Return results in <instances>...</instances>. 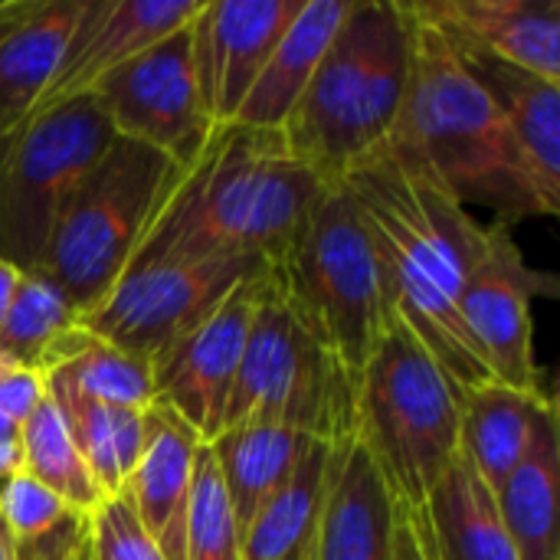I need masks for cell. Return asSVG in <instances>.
I'll return each instance as SVG.
<instances>
[{
	"instance_id": "6da1fadb",
	"label": "cell",
	"mask_w": 560,
	"mask_h": 560,
	"mask_svg": "<svg viewBox=\"0 0 560 560\" xmlns=\"http://www.w3.org/2000/svg\"><path fill=\"white\" fill-rule=\"evenodd\" d=\"M341 184L371 230L394 315L430 351L459 397L495 381L459 315L463 282L486 246V223L390 141L351 167Z\"/></svg>"
},
{
	"instance_id": "7a4b0ae2",
	"label": "cell",
	"mask_w": 560,
	"mask_h": 560,
	"mask_svg": "<svg viewBox=\"0 0 560 560\" xmlns=\"http://www.w3.org/2000/svg\"><path fill=\"white\" fill-rule=\"evenodd\" d=\"M325 187L312 167L289 154L282 131L217 125L203 154L174 184L131 262H276Z\"/></svg>"
},
{
	"instance_id": "3957f363",
	"label": "cell",
	"mask_w": 560,
	"mask_h": 560,
	"mask_svg": "<svg viewBox=\"0 0 560 560\" xmlns=\"http://www.w3.org/2000/svg\"><path fill=\"white\" fill-rule=\"evenodd\" d=\"M410 85L390 144L417 158L463 207H486L499 223L551 217L522 151L466 69L463 56L443 30L413 13Z\"/></svg>"
},
{
	"instance_id": "277c9868",
	"label": "cell",
	"mask_w": 560,
	"mask_h": 560,
	"mask_svg": "<svg viewBox=\"0 0 560 560\" xmlns=\"http://www.w3.org/2000/svg\"><path fill=\"white\" fill-rule=\"evenodd\" d=\"M410 62L413 16L407 3L354 0L279 128L289 154L325 184H338L377 154L397 131Z\"/></svg>"
},
{
	"instance_id": "5b68a950",
	"label": "cell",
	"mask_w": 560,
	"mask_h": 560,
	"mask_svg": "<svg viewBox=\"0 0 560 560\" xmlns=\"http://www.w3.org/2000/svg\"><path fill=\"white\" fill-rule=\"evenodd\" d=\"M266 272L325 351L361 381L397 315L371 230L341 180L325 187L292 246Z\"/></svg>"
},
{
	"instance_id": "8992f818",
	"label": "cell",
	"mask_w": 560,
	"mask_h": 560,
	"mask_svg": "<svg viewBox=\"0 0 560 560\" xmlns=\"http://www.w3.org/2000/svg\"><path fill=\"white\" fill-rule=\"evenodd\" d=\"M354 436L390 499L410 512H427L430 492L459 456V390L400 318L361 371Z\"/></svg>"
},
{
	"instance_id": "52a82bcc",
	"label": "cell",
	"mask_w": 560,
	"mask_h": 560,
	"mask_svg": "<svg viewBox=\"0 0 560 560\" xmlns=\"http://www.w3.org/2000/svg\"><path fill=\"white\" fill-rule=\"evenodd\" d=\"M180 167L148 144L118 138L69 197L39 272L75 305L79 318L131 266L154 217L180 180Z\"/></svg>"
},
{
	"instance_id": "ba28073f",
	"label": "cell",
	"mask_w": 560,
	"mask_h": 560,
	"mask_svg": "<svg viewBox=\"0 0 560 560\" xmlns=\"http://www.w3.org/2000/svg\"><path fill=\"white\" fill-rule=\"evenodd\" d=\"M354 420L358 377L325 351L266 272L246 351L226 400L223 430L282 427L338 446L354 436Z\"/></svg>"
},
{
	"instance_id": "9c48e42d",
	"label": "cell",
	"mask_w": 560,
	"mask_h": 560,
	"mask_svg": "<svg viewBox=\"0 0 560 560\" xmlns=\"http://www.w3.org/2000/svg\"><path fill=\"white\" fill-rule=\"evenodd\" d=\"M118 141L98 98L75 95L33 108L0 138V259L39 269L49 236L89 171Z\"/></svg>"
},
{
	"instance_id": "30bf717a",
	"label": "cell",
	"mask_w": 560,
	"mask_h": 560,
	"mask_svg": "<svg viewBox=\"0 0 560 560\" xmlns=\"http://www.w3.org/2000/svg\"><path fill=\"white\" fill-rule=\"evenodd\" d=\"M262 259H151L131 262L79 325L148 364L203 322Z\"/></svg>"
},
{
	"instance_id": "8fae6325",
	"label": "cell",
	"mask_w": 560,
	"mask_h": 560,
	"mask_svg": "<svg viewBox=\"0 0 560 560\" xmlns=\"http://www.w3.org/2000/svg\"><path fill=\"white\" fill-rule=\"evenodd\" d=\"M190 23L158 39L92 89L118 138L154 148L180 171L203 154L217 128L200 95Z\"/></svg>"
},
{
	"instance_id": "7c38bea8",
	"label": "cell",
	"mask_w": 560,
	"mask_h": 560,
	"mask_svg": "<svg viewBox=\"0 0 560 560\" xmlns=\"http://www.w3.org/2000/svg\"><path fill=\"white\" fill-rule=\"evenodd\" d=\"M555 289L548 272L528 266L505 223L486 226V246L459 292V315L499 384L548 394L535 361L532 299L555 295Z\"/></svg>"
},
{
	"instance_id": "4fadbf2b",
	"label": "cell",
	"mask_w": 560,
	"mask_h": 560,
	"mask_svg": "<svg viewBox=\"0 0 560 560\" xmlns=\"http://www.w3.org/2000/svg\"><path fill=\"white\" fill-rule=\"evenodd\" d=\"M266 266L240 279L203 322L151 361L154 404L180 417L200 443H213L223 430L226 400L256 318Z\"/></svg>"
},
{
	"instance_id": "5bb4252c",
	"label": "cell",
	"mask_w": 560,
	"mask_h": 560,
	"mask_svg": "<svg viewBox=\"0 0 560 560\" xmlns=\"http://www.w3.org/2000/svg\"><path fill=\"white\" fill-rule=\"evenodd\" d=\"M305 0H203L194 16V66L213 125H233L285 26Z\"/></svg>"
},
{
	"instance_id": "9a60e30c",
	"label": "cell",
	"mask_w": 560,
	"mask_h": 560,
	"mask_svg": "<svg viewBox=\"0 0 560 560\" xmlns=\"http://www.w3.org/2000/svg\"><path fill=\"white\" fill-rule=\"evenodd\" d=\"M200 7L203 0H82L72 36L36 108L89 95L118 66L190 23Z\"/></svg>"
},
{
	"instance_id": "2e32d148",
	"label": "cell",
	"mask_w": 560,
	"mask_h": 560,
	"mask_svg": "<svg viewBox=\"0 0 560 560\" xmlns=\"http://www.w3.org/2000/svg\"><path fill=\"white\" fill-rule=\"evenodd\" d=\"M417 16L548 82H560V0H420Z\"/></svg>"
},
{
	"instance_id": "e0dca14e",
	"label": "cell",
	"mask_w": 560,
	"mask_h": 560,
	"mask_svg": "<svg viewBox=\"0 0 560 560\" xmlns=\"http://www.w3.org/2000/svg\"><path fill=\"white\" fill-rule=\"evenodd\" d=\"M440 30V26H436ZM456 52L463 56L472 79L492 98L499 115L505 118L522 161L555 217L560 207V89L528 69H518L486 49L459 43L450 36Z\"/></svg>"
},
{
	"instance_id": "ac0fdd59",
	"label": "cell",
	"mask_w": 560,
	"mask_h": 560,
	"mask_svg": "<svg viewBox=\"0 0 560 560\" xmlns=\"http://www.w3.org/2000/svg\"><path fill=\"white\" fill-rule=\"evenodd\" d=\"M200 436L167 407H148V440L125 482L138 522L164 560H184V528L190 512V482Z\"/></svg>"
},
{
	"instance_id": "d6986e66",
	"label": "cell",
	"mask_w": 560,
	"mask_h": 560,
	"mask_svg": "<svg viewBox=\"0 0 560 560\" xmlns=\"http://www.w3.org/2000/svg\"><path fill=\"white\" fill-rule=\"evenodd\" d=\"M394 499L358 436L331 450L315 560H390Z\"/></svg>"
},
{
	"instance_id": "ffe728a7",
	"label": "cell",
	"mask_w": 560,
	"mask_h": 560,
	"mask_svg": "<svg viewBox=\"0 0 560 560\" xmlns=\"http://www.w3.org/2000/svg\"><path fill=\"white\" fill-rule=\"evenodd\" d=\"M555 404V394H528L499 381L466 390L459 397V456L499 492L528 456L538 423Z\"/></svg>"
},
{
	"instance_id": "44dd1931",
	"label": "cell",
	"mask_w": 560,
	"mask_h": 560,
	"mask_svg": "<svg viewBox=\"0 0 560 560\" xmlns=\"http://www.w3.org/2000/svg\"><path fill=\"white\" fill-rule=\"evenodd\" d=\"M354 0H305L295 20L285 26L269 62L262 66L256 85L236 112L233 125L279 131L302 98L315 66L322 62L331 36L348 16Z\"/></svg>"
},
{
	"instance_id": "7402d4cb",
	"label": "cell",
	"mask_w": 560,
	"mask_h": 560,
	"mask_svg": "<svg viewBox=\"0 0 560 560\" xmlns=\"http://www.w3.org/2000/svg\"><path fill=\"white\" fill-rule=\"evenodd\" d=\"M560 417H541L535 443L509 482L495 492L502 525L518 560H560Z\"/></svg>"
},
{
	"instance_id": "603a6c76",
	"label": "cell",
	"mask_w": 560,
	"mask_h": 560,
	"mask_svg": "<svg viewBox=\"0 0 560 560\" xmlns=\"http://www.w3.org/2000/svg\"><path fill=\"white\" fill-rule=\"evenodd\" d=\"M39 377L46 394H72L82 400L148 410L154 404L151 364L72 325L43 358Z\"/></svg>"
},
{
	"instance_id": "cb8c5ba5",
	"label": "cell",
	"mask_w": 560,
	"mask_h": 560,
	"mask_svg": "<svg viewBox=\"0 0 560 560\" xmlns=\"http://www.w3.org/2000/svg\"><path fill=\"white\" fill-rule=\"evenodd\" d=\"M82 0H36L0 39V138L43 98L79 20Z\"/></svg>"
},
{
	"instance_id": "d4e9b609",
	"label": "cell",
	"mask_w": 560,
	"mask_h": 560,
	"mask_svg": "<svg viewBox=\"0 0 560 560\" xmlns=\"http://www.w3.org/2000/svg\"><path fill=\"white\" fill-rule=\"evenodd\" d=\"M331 450L312 443L292 479L259 505L240 538V560H315Z\"/></svg>"
},
{
	"instance_id": "484cf974",
	"label": "cell",
	"mask_w": 560,
	"mask_h": 560,
	"mask_svg": "<svg viewBox=\"0 0 560 560\" xmlns=\"http://www.w3.org/2000/svg\"><path fill=\"white\" fill-rule=\"evenodd\" d=\"M312 443L318 440L282 427H230L207 443L240 525V538L259 505L292 479Z\"/></svg>"
},
{
	"instance_id": "4316f807",
	"label": "cell",
	"mask_w": 560,
	"mask_h": 560,
	"mask_svg": "<svg viewBox=\"0 0 560 560\" xmlns=\"http://www.w3.org/2000/svg\"><path fill=\"white\" fill-rule=\"evenodd\" d=\"M427 522L440 560H518L499 515L495 492L456 456L427 499Z\"/></svg>"
},
{
	"instance_id": "83f0119b",
	"label": "cell",
	"mask_w": 560,
	"mask_h": 560,
	"mask_svg": "<svg viewBox=\"0 0 560 560\" xmlns=\"http://www.w3.org/2000/svg\"><path fill=\"white\" fill-rule=\"evenodd\" d=\"M59 417L66 420L92 479L105 492V499L118 495L141 459L148 440V410L108 407L95 400H82L72 394H46Z\"/></svg>"
},
{
	"instance_id": "f1b7e54d",
	"label": "cell",
	"mask_w": 560,
	"mask_h": 560,
	"mask_svg": "<svg viewBox=\"0 0 560 560\" xmlns=\"http://www.w3.org/2000/svg\"><path fill=\"white\" fill-rule=\"evenodd\" d=\"M20 446H23V472L39 486H46L52 495H59L72 512L89 518L105 502V492L92 479L66 420L59 417L49 397H43L36 410L23 420Z\"/></svg>"
},
{
	"instance_id": "f546056e",
	"label": "cell",
	"mask_w": 560,
	"mask_h": 560,
	"mask_svg": "<svg viewBox=\"0 0 560 560\" xmlns=\"http://www.w3.org/2000/svg\"><path fill=\"white\" fill-rule=\"evenodd\" d=\"M72 325H79L72 299L46 272H23L0 322V361L39 374L43 358Z\"/></svg>"
},
{
	"instance_id": "4dcf8cb0",
	"label": "cell",
	"mask_w": 560,
	"mask_h": 560,
	"mask_svg": "<svg viewBox=\"0 0 560 560\" xmlns=\"http://www.w3.org/2000/svg\"><path fill=\"white\" fill-rule=\"evenodd\" d=\"M184 560H240V525L233 518L217 459L207 443H200L194 463Z\"/></svg>"
},
{
	"instance_id": "1f68e13d",
	"label": "cell",
	"mask_w": 560,
	"mask_h": 560,
	"mask_svg": "<svg viewBox=\"0 0 560 560\" xmlns=\"http://www.w3.org/2000/svg\"><path fill=\"white\" fill-rule=\"evenodd\" d=\"M75 515L79 512H72L59 495H52L46 486H39L26 472L7 479L0 486V522L13 541L39 538V535L59 528L62 522H69Z\"/></svg>"
},
{
	"instance_id": "d6a6232c",
	"label": "cell",
	"mask_w": 560,
	"mask_h": 560,
	"mask_svg": "<svg viewBox=\"0 0 560 560\" xmlns=\"http://www.w3.org/2000/svg\"><path fill=\"white\" fill-rule=\"evenodd\" d=\"M89 545L95 560H164L125 489L89 515Z\"/></svg>"
},
{
	"instance_id": "836d02e7",
	"label": "cell",
	"mask_w": 560,
	"mask_h": 560,
	"mask_svg": "<svg viewBox=\"0 0 560 560\" xmlns=\"http://www.w3.org/2000/svg\"><path fill=\"white\" fill-rule=\"evenodd\" d=\"M390 560H440L427 512H410V509L394 502Z\"/></svg>"
},
{
	"instance_id": "e575fe53",
	"label": "cell",
	"mask_w": 560,
	"mask_h": 560,
	"mask_svg": "<svg viewBox=\"0 0 560 560\" xmlns=\"http://www.w3.org/2000/svg\"><path fill=\"white\" fill-rule=\"evenodd\" d=\"M89 532V518L75 515L69 522H62L59 528L30 538V541H16V560H72L82 538Z\"/></svg>"
},
{
	"instance_id": "d590c367",
	"label": "cell",
	"mask_w": 560,
	"mask_h": 560,
	"mask_svg": "<svg viewBox=\"0 0 560 560\" xmlns=\"http://www.w3.org/2000/svg\"><path fill=\"white\" fill-rule=\"evenodd\" d=\"M23 472V446H20V436L13 440H0V486L13 476Z\"/></svg>"
},
{
	"instance_id": "8d00e7d4",
	"label": "cell",
	"mask_w": 560,
	"mask_h": 560,
	"mask_svg": "<svg viewBox=\"0 0 560 560\" xmlns=\"http://www.w3.org/2000/svg\"><path fill=\"white\" fill-rule=\"evenodd\" d=\"M36 0H0V39L33 10Z\"/></svg>"
},
{
	"instance_id": "74e56055",
	"label": "cell",
	"mask_w": 560,
	"mask_h": 560,
	"mask_svg": "<svg viewBox=\"0 0 560 560\" xmlns=\"http://www.w3.org/2000/svg\"><path fill=\"white\" fill-rule=\"evenodd\" d=\"M20 276H23V272H16L10 262L0 259V322H3V315H7V308H10V302H13V295H16Z\"/></svg>"
},
{
	"instance_id": "f35d334b",
	"label": "cell",
	"mask_w": 560,
	"mask_h": 560,
	"mask_svg": "<svg viewBox=\"0 0 560 560\" xmlns=\"http://www.w3.org/2000/svg\"><path fill=\"white\" fill-rule=\"evenodd\" d=\"M0 560H16V541L10 538L3 522H0Z\"/></svg>"
},
{
	"instance_id": "ab89813d",
	"label": "cell",
	"mask_w": 560,
	"mask_h": 560,
	"mask_svg": "<svg viewBox=\"0 0 560 560\" xmlns=\"http://www.w3.org/2000/svg\"><path fill=\"white\" fill-rule=\"evenodd\" d=\"M13 436H20V423L10 420V417L0 410V440H13Z\"/></svg>"
},
{
	"instance_id": "60d3db41",
	"label": "cell",
	"mask_w": 560,
	"mask_h": 560,
	"mask_svg": "<svg viewBox=\"0 0 560 560\" xmlns=\"http://www.w3.org/2000/svg\"><path fill=\"white\" fill-rule=\"evenodd\" d=\"M72 560H95L92 558V545H89V532H85V538H82V545H79V551H75Z\"/></svg>"
},
{
	"instance_id": "b9f144b4",
	"label": "cell",
	"mask_w": 560,
	"mask_h": 560,
	"mask_svg": "<svg viewBox=\"0 0 560 560\" xmlns=\"http://www.w3.org/2000/svg\"><path fill=\"white\" fill-rule=\"evenodd\" d=\"M7 368H10V364H7V361H0V374H3V371H7Z\"/></svg>"
}]
</instances>
